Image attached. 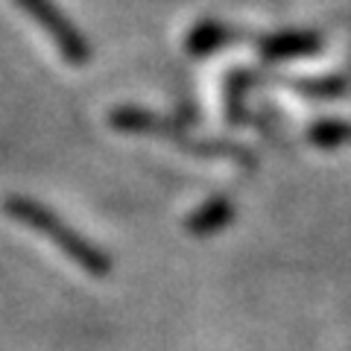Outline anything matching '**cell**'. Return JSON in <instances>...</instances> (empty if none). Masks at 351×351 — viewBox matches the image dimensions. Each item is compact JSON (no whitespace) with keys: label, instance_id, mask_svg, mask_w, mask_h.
Wrapping results in <instances>:
<instances>
[{"label":"cell","instance_id":"6da1fadb","mask_svg":"<svg viewBox=\"0 0 351 351\" xmlns=\"http://www.w3.org/2000/svg\"><path fill=\"white\" fill-rule=\"evenodd\" d=\"M9 208H12L15 217L27 219L32 228H38V232H47L53 243L68 252L73 261H80L85 269H91V272H103V269H106V261H103L100 252L91 249L88 243H82L80 237H73V232H68V228H64L53 214L44 211V208L32 205V202H27V199H12V202H9Z\"/></svg>","mask_w":351,"mask_h":351},{"label":"cell","instance_id":"7a4b0ae2","mask_svg":"<svg viewBox=\"0 0 351 351\" xmlns=\"http://www.w3.org/2000/svg\"><path fill=\"white\" fill-rule=\"evenodd\" d=\"M18 6H24L27 12L50 32V38L56 41V47L62 50V56L68 62H76V64L88 62L91 53H88L85 38L68 24V21H64V15L50 3V0H18Z\"/></svg>","mask_w":351,"mask_h":351},{"label":"cell","instance_id":"3957f363","mask_svg":"<svg viewBox=\"0 0 351 351\" xmlns=\"http://www.w3.org/2000/svg\"><path fill=\"white\" fill-rule=\"evenodd\" d=\"M313 44L316 41L311 36H278L267 41V53H272V56H293V53L311 50Z\"/></svg>","mask_w":351,"mask_h":351}]
</instances>
